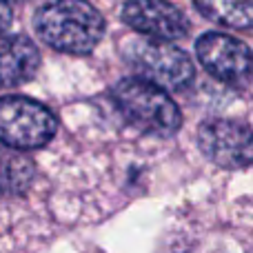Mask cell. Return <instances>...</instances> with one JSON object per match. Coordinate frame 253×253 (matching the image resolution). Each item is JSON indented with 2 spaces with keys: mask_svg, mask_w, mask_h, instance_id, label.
<instances>
[{
  "mask_svg": "<svg viewBox=\"0 0 253 253\" xmlns=\"http://www.w3.org/2000/svg\"><path fill=\"white\" fill-rule=\"evenodd\" d=\"M34 29L44 44L62 53H91L105 36V18L87 0H53L36 11Z\"/></svg>",
  "mask_w": 253,
  "mask_h": 253,
  "instance_id": "1",
  "label": "cell"
},
{
  "mask_svg": "<svg viewBox=\"0 0 253 253\" xmlns=\"http://www.w3.org/2000/svg\"><path fill=\"white\" fill-rule=\"evenodd\" d=\"M123 56L140 78L167 91H180L196 76L189 53L169 40L131 38L123 47Z\"/></svg>",
  "mask_w": 253,
  "mask_h": 253,
  "instance_id": "3",
  "label": "cell"
},
{
  "mask_svg": "<svg viewBox=\"0 0 253 253\" xmlns=\"http://www.w3.org/2000/svg\"><path fill=\"white\" fill-rule=\"evenodd\" d=\"M196 9L211 22L233 29H249L253 22V0H193Z\"/></svg>",
  "mask_w": 253,
  "mask_h": 253,
  "instance_id": "9",
  "label": "cell"
},
{
  "mask_svg": "<svg viewBox=\"0 0 253 253\" xmlns=\"http://www.w3.org/2000/svg\"><path fill=\"white\" fill-rule=\"evenodd\" d=\"M40 67V51L27 36H0V87L29 83Z\"/></svg>",
  "mask_w": 253,
  "mask_h": 253,
  "instance_id": "8",
  "label": "cell"
},
{
  "mask_svg": "<svg viewBox=\"0 0 253 253\" xmlns=\"http://www.w3.org/2000/svg\"><path fill=\"white\" fill-rule=\"evenodd\" d=\"M58 123L44 105L22 96L0 98V142L4 147L29 151L53 140Z\"/></svg>",
  "mask_w": 253,
  "mask_h": 253,
  "instance_id": "4",
  "label": "cell"
},
{
  "mask_svg": "<svg viewBox=\"0 0 253 253\" xmlns=\"http://www.w3.org/2000/svg\"><path fill=\"white\" fill-rule=\"evenodd\" d=\"M111 102L135 129L151 135H173L182 125L180 109L165 89L142 78H125L111 89Z\"/></svg>",
  "mask_w": 253,
  "mask_h": 253,
  "instance_id": "2",
  "label": "cell"
},
{
  "mask_svg": "<svg viewBox=\"0 0 253 253\" xmlns=\"http://www.w3.org/2000/svg\"><path fill=\"white\" fill-rule=\"evenodd\" d=\"M34 178V162L16 151H0V193H22Z\"/></svg>",
  "mask_w": 253,
  "mask_h": 253,
  "instance_id": "10",
  "label": "cell"
},
{
  "mask_svg": "<svg viewBox=\"0 0 253 253\" xmlns=\"http://www.w3.org/2000/svg\"><path fill=\"white\" fill-rule=\"evenodd\" d=\"M200 65L213 78L231 84H245L251 76V49L242 40L227 34L209 31L196 42Z\"/></svg>",
  "mask_w": 253,
  "mask_h": 253,
  "instance_id": "5",
  "label": "cell"
},
{
  "mask_svg": "<svg viewBox=\"0 0 253 253\" xmlns=\"http://www.w3.org/2000/svg\"><path fill=\"white\" fill-rule=\"evenodd\" d=\"M200 149L211 162L224 169H247L251 165V131L238 120H209L198 131Z\"/></svg>",
  "mask_w": 253,
  "mask_h": 253,
  "instance_id": "6",
  "label": "cell"
},
{
  "mask_svg": "<svg viewBox=\"0 0 253 253\" xmlns=\"http://www.w3.org/2000/svg\"><path fill=\"white\" fill-rule=\"evenodd\" d=\"M120 18L147 38L180 40L189 34L187 16L169 0H126Z\"/></svg>",
  "mask_w": 253,
  "mask_h": 253,
  "instance_id": "7",
  "label": "cell"
},
{
  "mask_svg": "<svg viewBox=\"0 0 253 253\" xmlns=\"http://www.w3.org/2000/svg\"><path fill=\"white\" fill-rule=\"evenodd\" d=\"M11 7H9V0H0V34H4V31L9 29V25H11Z\"/></svg>",
  "mask_w": 253,
  "mask_h": 253,
  "instance_id": "11",
  "label": "cell"
}]
</instances>
